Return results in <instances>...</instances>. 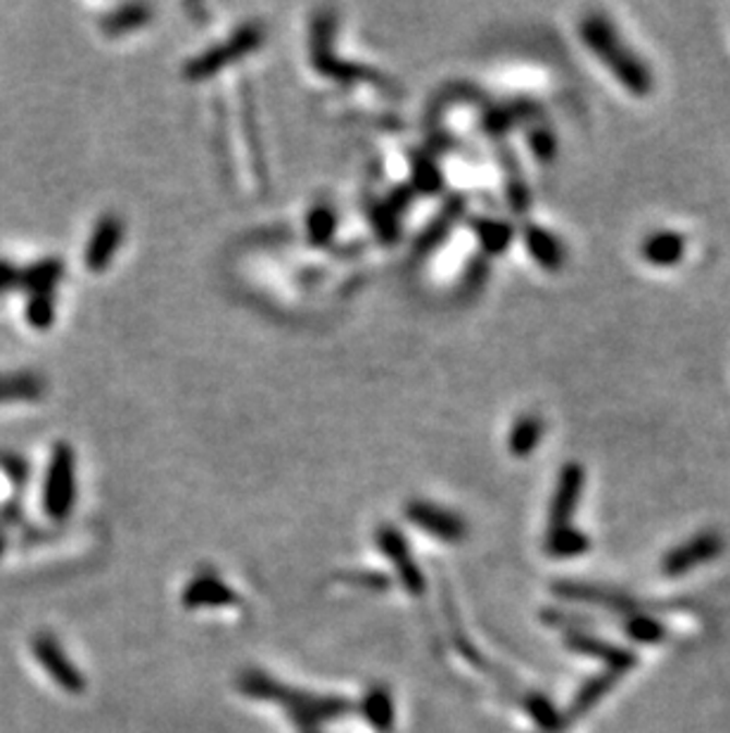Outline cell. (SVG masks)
Segmentation results:
<instances>
[{
    "label": "cell",
    "instance_id": "1",
    "mask_svg": "<svg viewBox=\"0 0 730 733\" xmlns=\"http://www.w3.org/2000/svg\"><path fill=\"white\" fill-rule=\"evenodd\" d=\"M236 686L247 698L280 705V708L287 712L289 722L299 729V733L319 731L323 724L333 722V719L354 712V702L347 698L319 696V694H307V690L289 688L280 684L278 678H273L271 674L261 672V670H244L238 676Z\"/></svg>",
    "mask_w": 730,
    "mask_h": 733
},
{
    "label": "cell",
    "instance_id": "2",
    "mask_svg": "<svg viewBox=\"0 0 730 733\" xmlns=\"http://www.w3.org/2000/svg\"><path fill=\"white\" fill-rule=\"evenodd\" d=\"M584 44L596 52L602 64L610 67L614 79L636 95H647L653 91V74L638 60L636 52L626 48L619 38L612 22L600 15H590L582 24Z\"/></svg>",
    "mask_w": 730,
    "mask_h": 733
},
{
    "label": "cell",
    "instance_id": "3",
    "mask_svg": "<svg viewBox=\"0 0 730 733\" xmlns=\"http://www.w3.org/2000/svg\"><path fill=\"white\" fill-rule=\"evenodd\" d=\"M76 504V456L67 442L52 446L44 482V510L52 522H64Z\"/></svg>",
    "mask_w": 730,
    "mask_h": 733
},
{
    "label": "cell",
    "instance_id": "4",
    "mask_svg": "<svg viewBox=\"0 0 730 733\" xmlns=\"http://www.w3.org/2000/svg\"><path fill=\"white\" fill-rule=\"evenodd\" d=\"M261 44H264V29L259 24H244L228 40H224L222 46L204 50L202 56L190 60L183 74L188 81H204L212 74L222 72L224 67L238 62L247 52H254Z\"/></svg>",
    "mask_w": 730,
    "mask_h": 733
},
{
    "label": "cell",
    "instance_id": "5",
    "mask_svg": "<svg viewBox=\"0 0 730 733\" xmlns=\"http://www.w3.org/2000/svg\"><path fill=\"white\" fill-rule=\"evenodd\" d=\"M32 653L44 672L52 678L55 686L69 696H81L86 690V676L76 664L69 660L60 641L52 634L40 632L32 639Z\"/></svg>",
    "mask_w": 730,
    "mask_h": 733
},
{
    "label": "cell",
    "instance_id": "6",
    "mask_svg": "<svg viewBox=\"0 0 730 733\" xmlns=\"http://www.w3.org/2000/svg\"><path fill=\"white\" fill-rule=\"evenodd\" d=\"M311 60L323 74H330L339 81H347V84H351V81H375V84H382V79H378L375 72L366 70V67L347 64V62H339L333 58V17L330 15L315 22Z\"/></svg>",
    "mask_w": 730,
    "mask_h": 733
},
{
    "label": "cell",
    "instance_id": "7",
    "mask_svg": "<svg viewBox=\"0 0 730 733\" xmlns=\"http://www.w3.org/2000/svg\"><path fill=\"white\" fill-rule=\"evenodd\" d=\"M375 544H378V549H380L384 558H387L392 563V567L396 569V575H398V579H402L406 591L410 596H422L424 593V577H422V569L418 567V563L412 561L406 537L398 532L396 527L382 525V527H378V532H375Z\"/></svg>",
    "mask_w": 730,
    "mask_h": 733
},
{
    "label": "cell",
    "instance_id": "8",
    "mask_svg": "<svg viewBox=\"0 0 730 733\" xmlns=\"http://www.w3.org/2000/svg\"><path fill=\"white\" fill-rule=\"evenodd\" d=\"M723 551V539L716 532H699L685 544L671 549L662 558V573L667 577H683L691 573L693 567L705 565L714 558H719Z\"/></svg>",
    "mask_w": 730,
    "mask_h": 733
},
{
    "label": "cell",
    "instance_id": "9",
    "mask_svg": "<svg viewBox=\"0 0 730 733\" xmlns=\"http://www.w3.org/2000/svg\"><path fill=\"white\" fill-rule=\"evenodd\" d=\"M406 518L416 527H422L427 534L446 541V544H458L467 537V525L460 515L430 504V501H410L406 506Z\"/></svg>",
    "mask_w": 730,
    "mask_h": 733
},
{
    "label": "cell",
    "instance_id": "10",
    "mask_svg": "<svg viewBox=\"0 0 730 733\" xmlns=\"http://www.w3.org/2000/svg\"><path fill=\"white\" fill-rule=\"evenodd\" d=\"M584 480H586L584 468L578 464H567L562 468L558 484H555L553 501H550L548 532H553V529L572 527V518L576 513V506H578V501H582Z\"/></svg>",
    "mask_w": 730,
    "mask_h": 733
},
{
    "label": "cell",
    "instance_id": "11",
    "mask_svg": "<svg viewBox=\"0 0 730 733\" xmlns=\"http://www.w3.org/2000/svg\"><path fill=\"white\" fill-rule=\"evenodd\" d=\"M181 601L188 610L226 608V605H236L240 601V596L232 591V587H228V584L216 573H200L186 584Z\"/></svg>",
    "mask_w": 730,
    "mask_h": 733
},
{
    "label": "cell",
    "instance_id": "12",
    "mask_svg": "<svg viewBox=\"0 0 730 733\" xmlns=\"http://www.w3.org/2000/svg\"><path fill=\"white\" fill-rule=\"evenodd\" d=\"M123 240V224L119 216L107 214L95 224L93 233L86 244V266L91 274H103L119 252V244Z\"/></svg>",
    "mask_w": 730,
    "mask_h": 733
},
{
    "label": "cell",
    "instance_id": "13",
    "mask_svg": "<svg viewBox=\"0 0 730 733\" xmlns=\"http://www.w3.org/2000/svg\"><path fill=\"white\" fill-rule=\"evenodd\" d=\"M564 644H567V648L574 650V653H582V656H590V658L602 660L605 664H608V670L617 672L619 676L631 672L633 668H636V662H638L636 653H631V650L605 644V641L596 639V636L584 634L582 629H578V632H567V636H564Z\"/></svg>",
    "mask_w": 730,
    "mask_h": 733
},
{
    "label": "cell",
    "instance_id": "14",
    "mask_svg": "<svg viewBox=\"0 0 730 733\" xmlns=\"http://www.w3.org/2000/svg\"><path fill=\"white\" fill-rule=\"evenodd\" d=\"M553 593L560 599L567 601H582V603H596L610 610H619V613H641V605L626 593H619L612 589L590 587V584H576V581H558L553 584Z\"/></svg>",
    "mask_w": 730,
    "mask_h": 733
},
{
    "label": "cell",
    "instance_id": "15",
    "mask_svg": "<svg viewBox=\"0 0 730 733\" xmlns=\"http://www.w3.org/2000/svg\"><path fill=\"white\" fill-rule=\"evenodd\" d=\"M62 276H64L62 260L48 256V260H40V262L20 271L15 290H24L26 295L55 292V288H58V283L62 280Z\"/></svg>",
    "mask_w": 730,
    "mask_h": 733
},
{
    "label": "cell",
    "instance_id": "16",
    "mask_svg": "<svg viewBox=\"0 0 730 733\" xmlns=\"http://www.w3.org/2000/svg\"><path fill=\"white\" fill-rule=\"evenodd\" d=\"M643 260L653 266L667 268L679 264L685 254V240L683 236L673 233V230H662V233H655L643 242L641 248Z\"/></svg>",
    "mask_w": 730,
    "mask_h": 733
},
{
    "label": "cell",
    "instance_id": "17",
    "mask_svg": "<svg viewBox=\"0 0 730 733\" xmlns=\"http://www.w3.org/2000/svg\"><path fill=\"white\" fill-rule=\"evenodd\" d=\"M525 244H527L529 254L546 271H560V266L564 264V248H562V242L553 233H548L546 228H541V226H527L525 228Z\"/></svg>",
    "mask_w": 730,
    "mask_h": 733
},
{
    "label": "cell",
    "instance_id": "18",
    "mask_svg": "<svg viewBox=\"0 0 730 733\" xmlns=\"http://www.w3.org/2000/svg\"><path fill=\"white\" fill-rule=\"evenodd\" d=\"M617 682H619V674L610 672V670L598 674V676H594V678H590V682H586L582 688H578V694H576V698L572 702V708H570L567 717H564V724L574 722V719H578V717H584L588 710H594L596 702L602 696H608Z\"/></svg>",
    "mask_w": 730,
    "mask_h": 733
},
{
    "label": "cell",
    "instance_id": "19",
    "mask_svg": "<svg viewBox=\"0 0 730 733\" xmlns=\"http://www.w3.org/2000/svg\"><path fill=\"white\" fill-rule=\"evenodd\" d=\"M463 212H465V200L463 197H451L446 202V207L442 209V214H439L436 219L424 228V233L418 238L416 252H420V256L427 254V252H432L436 244L448 236L451 226L460 219Z\"/></svg>",
    "mask_w": 730,
    "mask_h": 733
},
{
    "label": "cell",
    "instance_id": "20",
    "mask_svg": "<svg viewBox=\"0 0 730 733\" xmlns=\"http://www.w3.org/2000/svg\"><path fill=\"white\" fill-rule=\"evenodd\" d=\"M361 712L366 714V719L370 722V726L387 733L394 726V717H396V708H394V698L390 694L387 686H373L366 694L363 702H361Z\"/></svg>",
    "mask_w": 730,
    "mask_h": 733
},
{
    "label": "cell",
    "instance_id": "21",
    "mask_svg": "<svg viewBox=\"0 0 730 733\" xmlns=\"http://www.w3.org/2000/svg\"><path fill=\"white\" fill-rule=\"evenodd\" d=\"M44 377L36 373H10L0 375V404L34 401L44 395Z\"/></svg>",
    "mask_w": 730,
    "mask_h": 733
},
{
    "label": "cell",
    "instance_id": "22",
    "mask_svg": "<svg viewBox=\"0 0 730 733\" xmlns=\"http://www.w3.org/2000/svg\"><path fill=\"white\" fill-rule=\"evenodd\" d=\"M543 437V420L539 416H522L510 430L507 449L517 458H527Z\"/></svg>",
    "mask_w": 730,
    "mask_h": 733
},
{
    "label": "cell",
    "instance_id": "23",
    "mask_svg": "<svg viewBox=\"0 0 730 733\" xmlns=\"http://www.w3.org/2000/svg\"><path fill=\"white\" fill-rule=\"evenodd\" d=\"M590 549V539L578 532L576 527H564V529H553L546 537V553L553 555V558H576V555H584Z\"/></svg>",
    "mask_w": 730,
    "mask_h": 733
},
{
    "label": "cell",
    "instance_id": "24",
    "mask_svg": "<svg viewBox=\"0 0 730 733\" xmlns=\"http://www.w3.org/2000/svg\"><path fill=\"white\" fill-rule=\"evenodd\" d=\"M149 15H153V8L149 5H123L103 20V29L109 36H119V34H129L133 29H141L143 24L149 22Z\"/></svg>",
    "mask_w": 730,
    "mask_h": 733
},
{
    "label": "cell",
    "instance_id": "25",
    "mask_svg": "<svg viewBox=\"0 0 730 733\" xmlns=\"http://www.w3.org/2000/svg\"><path fill=\"white\" fill-rule=\"evenodd\" d=\"M472 226H475V236L479 238L481 248H484L489 254H503L515 238L513 228L495 219H477L472 221Z\"/></svg>",
    "mask_w": 730,
    "mask_h": 733
},
{
    "label": "cell",
    "instance_id": "26",
    "mask_svg": "<svg viewBox=\"0 0 730 733\" xmlns=\"http://www.w3.org/2000/svg\"><path fill=\"white\" fill-rule=\"evenodd\" d=\"M624 632L629 639H633L636 644H662L667 639V629L662 627V622L645 615V613H633L629 615L626 624H624Z\"/></svg>",
    "mask_w": 730,
    "mask_h": 733
},
{
    "label": "cell",
    "instance_id": "27",
    "mask_svg": "<svg viewBox=\"0 0 730 733\" xmlns=\"http://www.w3.org/2000/svg\"><path fill=\"white\" fill-rule=\"evenodd\" d=\"M335 230H337V214L330 205H319L309 212V219H307V233H309V242L311 244H327L330 240L335 238Z\"/></svg>",
    "mask_w": 730,
    "mask_h": 733
},
{
    "label": "cell",
    "instance_id": "28",
    "mask_svg": "<svg viewBox=\"0 0 730 733\" xmlns=\"http://www.w3.org/2000/svg\"><path fill=\"white\" fill-rule=\"evenodd\" d=\"M26 321L34 331H48L58 316V307H55V292H38L29 295V304H26Z\"/></svg>",
    "mask_w": 730,
    "mask_h": 733
},
{
    "label": "cell",
    "instance_id": "29",
    "mask_svg": "<svg viewBox=\"0 0 730 733\" xmlns=\"http://www.w3.org/2000/svg\"><path fill=\"white\" fill-rule=\"evenodd\" d=\"M503 159H505V171H507V200L517 214H525L529 205V193H527L525 181H522L519 165L507 151H503Z\"/></svg>",
    "mask_w": 730,
    "mask_h": 733
},
{
    "label": "cell",
    "instance_id": "30",
    "mask_svg": "<svg viewBox=\"0 0 730 733\" xmlns=\"http://www.w3.org/2000/svg\"><path fill=\"white\" fill-rule=\"evenodd\" d=\"M525 710L539 722L541 729L546 731H560L564 726V717H560L553 708V702H548V698L539 696V694H529L525 698Z\"/></svg>",
    "mask_w": 730,
    "mask_h": 733
},
{
    "label": "cell",
    "instance_id": "31",
    "mask_svg": "<svg viewBox=\"0 0 730 733\" xmlns=\"http://www.w3.org/2000/svg\"><path fill=\"white\" fill-rule=\"evenodd\" d=\"M412 181H416V188H420V193L434 195L442 188V173L427 157H416L412 159Z\"/></svg>",
    "mask_w": 730,
    "mask_h": 733
},
{
    "label": "cell",
    "instance_id": "32",
    "mask_svg": "<svg viewBox=\"0 0 730 733\" xmlns=\"http://www.w3.org/2000/svg\"><path fill=\"white\" fill-rule=\"evenodd\" d=\"M0 470L8 474V480L15 486H24L26 480H29V464L17 454L0 452Z\"/></svg>",
    "mask_w": 730,
    "mask_h": 733
},
{
    "label": "cell",
    "instance_id": "33",
    "mask_svg": "<svg viewBox=\"0 0 730 733\" xmlns=\"http://www.w3.org/2000/svg\"><path fill=\"white\" fill-rule=\"evenodd\" d=\"M342 581L354 584V587H363L370 591H387L390 587V577L382 575V573H349V575H342Z\"/></svg>",
    "mask_w": 730,
    "mask_h": 733
},
{
    "label": "cell",
    "instance_id": "34",
    "mask_svg": "<svg viewBox=\"0 0 730 733\" xmlns=\"http://www.w3.org/2000/svg\"><path fill=\"white\" fill-rule=\"evenodd\" d=\"M392 214L394 212L390 207H375L373 209V221H375V228H378V233H380L382 240H394L396 233H398Z\"/></svg>",
    "mask_w": 730,
    "mask_h": 733
},
{
    "label": "cell",
    "instance_id": "35",
    "mask_svg": "<svg viewBox=\"0 0 730 733\" xmlns=\"http://www.w3.org/2000/svg\"><path fill=\"white\" fill-rule=\"evenodd\" d=\"M529 145H531V151L539 155L541 159H550L555 155V135L548 133V131H534L529 135Z\"/></svg>",
    "mask_w": 730,
    "mask_h": 733
},
{
    "label": "cell",
    "instance_id": "36",
    "mask_svg": "<svg viewBox=\"0 0 730 733\" xmlns=\"http://www.w3.org/2000/svg\"><path fill=\"white\" fill-rule=\"evenodd\" d=\"M17 274H20V268L15 264L0 260V295H5L8 290H15Z\"/></svg>",
    "mask_w": 730,
    "mask_h": 733
},
{
    "label": "cell",
    "instance_id": "37",
    "mask_svg": "<svg viewBox=\"0 0 730 733\" xmlns=\"http://www.w3.org/2000/svg\"><path fill=\"white\" fill-rule=\"evenodd\" d=\"M5 546H8V539H5V534H0V553H3Z\"/></svg>",
    "mask_w": 730,
    "mask_h": 733
},
{
    "label": "cell",
    "instance_id": "38",
    "mask_svg": "<svg viewBox=\"0 0 730 733\" xmlns=\"http://www.w3.org/2000/svg\"><path fill=\"white\" fill-rule=\"evenodd\" d=\"M307 733H323V731H321V729H319V731H307Z\"/></svg>",
    "mask_w": 730,
    "mask_h": 733
}]
</instances>
